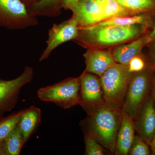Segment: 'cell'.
<instances>
[{
    "label": "cell",
    "instance_id": "1",
    "mask_svg": "<svg viewBox=\"0 0 155 155\" xmlns=\"http://www.w3.org/2000/svg\"><path fill=\"white\" fill-rule=\"evenodd\" d=\"M85 111L87 117L81 122L84 134L91 136L102 146L115 153L116 137L123 116L122 109L104 101Z\"/></svg>",
    "mask_w": 155,
    "mask_h": 155
},
{
    "label": "cell",
    "instance_id": "2",
    "mask_svg": "<svg viewBox=\"0 0 155 155\" xmlns=\"http://www.w3.org/2000/svg\"><path fill=\"white\" fill-rule=\"evenodd\" d=\"M149 28L142 25H94L79 28L78 36L74 41L86 49H110L146 34Z\"/></svg>",
    "mask_w": 155,
    "mask_h": 155
},
{
    "label": "cell",
    "instance_id": "3",
    "mask_svg": "<svg viewBox=\"0 0 155 155\" xmlns=\"http://www.w3.org/2000/svg\"><path fill=\"white\" fill-rule=\"evenodd\" d=\"M133 75L129 71L128 66L116 63L100 76L104 101L122 109Z\"/></svg>",
    "mask_w": 155,
    "mask_h": 155
},
{
    "label": "cell",
    "instance_id": "4",
    "mask_svg": "<svg viewBox=\"0 0 155 155\" xmlns=\"http://www.w3.org/2000/svg\"><path fill=\"white\" fill-rule=\"evenodd\" d=\"M80 78L72 77L39 89L37 96L41 101L55 104L62 109H68L79 105Z\"/></svg>",
    "mask_w": 155,
    "mask_h": 155
},
{
    "label": "cell",
    "instance_id": "5",
    "mask_svg": "<svg viewBox=\"0 0 155 155\" xmlns=\"http://www.w3.org/2000/svg\"><path fill=\"white\" fill-rule=\"evenodd\" d=\"M152 68L133 73L122 106V112L133 119L138 115L145 101L151 81Z\"/></svg>",
    "mask_w": 155,
    "mask_h": 155
},
{
    "label": "cell",
    "instance_id": "6",
    "mask_svg": "<svg viewBox=\"0 0 155 155\" xmlns=\"http://www.w3.org/2000/svg\"><path fill=\"white\" fill-rule=\"evenodd\" d=\"M38 25L37 17L20 0H0V27L16 30Z\"/></svg>",
    "mask_w": 155,
    "mask_h": 155
},
{
    "label": "cell",
    "instance_id": "7",
    "mask_svg": "<svg viewBox=\"0 0 155 155\" xmlns=\"http://www.w3.org/2000/svg\"><path fill=\"white\" fill-rule=\"evenodd\" d=\"M33 77V69L26 67L22 74L14 79H0V119L5 113L14 109L19 100L21 88L31 82Z\"/></svg>",
    "mask_w": 155,
    "mask_h": 155
},
{
    "label": "cell",
    "instance_id": "8",
    "mask_svg": "<svg viewBox=\"0 0 155 155\" xmlns=\"http://www.w3.org/2000/svg\"><path fill=\"white\" fill-rule=\"evenodd\" d=\"M79 27L77 21L72 17L58 24H54L49 30L46 47L39 58L40 62L49 58L51 53L59 46L77 38Z\"/></svg>",
    "mask_w": 155,
    "mask_h": 155
},
{
    "label": "cell",
    "instance_id": "9",
    "mask_svg": "<svg viewBox=\"0 0 155 155\" xmlns=\"http://www.w3.org/2000/svg\"><path fill=\"white\" fill-rule=\"evenodd\" d=\"M79 78V105L85 110L104 101L99 76L84 70Z\"/></svg>",
    "mask_w": 155,
    "mask_h": 155
},
{
    "label": "cell",
    "instance_id": "10",
    "mask_svg": "<svg viewBox=\"0 0 155 155\" xmlns=\"http://www.w3.org/2000/svg\"><path fill=\"white\" fill-rule=\"evenodd\" d=\"M72 12L79 28L96 25L104 20L100 0H79Z\"/></svg>",
    "mask_w": 155,
    "mask_h": 155
},
{
    "label": "cell",
    "instance_id": "11",
    "mask_svg": "<svg viewBox=\"0 0 155 155\" xmlns=\"http://www.w3.org/2000/svg\"><path fill=\"white\" fill-rule=\"evenodd\" d=\"M134 119V128L140 137L150 144L155 133V106L153 97L146 100Z\"/></svg>",
    "mask_w": 155,
    "mask_h": 155
},
{
    "label": "cell",
    "instance_id": "12",
    "mask_svg": "<svg viewBox=\"0 0 155 155\" xmlns=\"http://www.w3.org/2000/svg\"><path fill=\"white\" fill-rule=\"evenodd\" d=\"M85 71L101 76L116 64L110 49L88 48L84 54Z\"/></svg>",
    "mask_w": 155,
    "mask_h": 155
},
{
    "label": "cell",
    "instance_id": "13",
    "mask_svg": "<svg viewBox=\"0 0 155 155\" xmlns=\"http://www.w3.org/2000/svg\"><path fill=\"white\" fill-rule=\"evenodd\" d=\"M151 43V41L147 33L133 41L110 49L116 63L127 66L132 58L141 54L143 48Z\"/></svg>",
    "mask_w": 155,
    "mask_h": 155
},
{
    "label": "cell",
    "instance_id": "14",
    "mask_svg": "<svg viewBox=\"0 0 155 155\" xmlns=\"http://www.w3.org/2000/svg\"><path fill=\"white\" fill-rule=\"evenodd\" d=\"M134 119L123 113L115 145V154L116 155L128 154L129 149L134 137Z\"/></svg>",
    "mask_w": 155,
    "mask_h": 155
},
{
    "label": "cell",
    "instance_id": "15",
    "mask_svg": "<svg viewBox=\"0 0 155 155\" xmlns=\"http://www.w3.org/2000/svg\"><path fill=\"white\" fill-rule=\"evenodd\" d=\"M41 118V110L34 106L26 109L17 126L22 133L25 143L38 126Z\"/></svg>",
    "mask_w": 155,
    "mask_h": 155
},
{
    "label": "cell",
    "instance_id": "16",
    "mask_svg": "<svg viewBox=\"0 0 155 155\" xmlns=\"http://www.w3.org/2000/svg\"><path fill=\"white\" fill-rule=\"evenodd\" d=\"M154 13H144L131 16L113 17L102 21L96 25L122 26L142 25L151 28L153 27L154 22L153 19Z\"/></svg>",
    "mask_w": 155,
    "mask_h": 155
},
{
    "label": "cell",
    "instance_id": "17",
    "mask_svg": "<svg viewBox=\"0 0 155 155\" xmlns=\"http://www.w3.org/2000/svg\"><path fill=\"white\" fill-rule=\"evenodd\" d=\"M25 144L22 133L17 126L0 141V155H18Z\"/></svg>",
    "mask_w": 155,
    "mask_h": 155
},
{
    "label": "cell",
    "instance_id": "18",
    "mask_svg": "<svg viewBox=\"0 0 155 155\" xmlns=\"http://www.w3.org/2000/svg\"><path fill=\"white\" fill-rule=\"evenodd\" d=\"M61 0H39L28 8L35 17H58L61 14Z\"/></svg>",
    "mask_w": 155,
    "mask_h": 155
},
{
    "label": "cell",
    "instance_id": "19",
    "mask_svg": "<svg viewBox=\"0 0 155 155\" xmlns=\"http://www.w3.org/2000/svg\"><path fill=\"white\" fill-rule=\"evenodd\" d=\"M130 15L155 13V0H115Z\"/></svg>",
    "mask_w": 155,
    "mask_h": 155
},
{
    "label": "cell",
    "instance_id": "20",
    "mask_svg": "<svg viewBox=\"0 0 155 155\" xmlns=\"http://www.w3.org/2000/svg\"><path fill=\"white\" fill-rule=\"evenodd\" d=\"M25 110L11 114L0 119V141H2L17 127Z\"/></svg>",
    "mask_w": 155,
    "mask_h": 155
},
{
    "label": "cell",
    "instance_id": "21",
    "mask_svg": "<svg viewBox=\"0 0 155 155\" xmlns=\"http://www.w3.org/2000/svg\"><path fill=\"white\" fill-rule=\"evenodd\" d=\"M100 1L103 7L104 20L113 17L131 16L122 8L115 0Z\"/></svg>",
    "mask_w": 155,
    "mask_h": 155
},
{
    "label": "cell",
    "instance_id": "22",
    "mask_svg": "<svg viewBox=\"0 0 155 155\" xmlns=\"http://www.w3.org/2000/svg\"><path fill=\"white\" fill-rule=\"evenodd\" d=\"M85 153L87 155H104L103 147L93 137L84 134Z\"/></svg>",
    "mask_w": 155,
    "mask_h": 155
},
{
    "label": "cell",
    "instance_id": "23",
    "mask_svg": "<svg viewBox=\"0 0 155 155\" xmlns=\"http://www.w3.org/2000/svg\"><path fill=\"white\" fill-rule=\"evenodd\" d=\"M150 151L145 141L140 136H134L129 149L130 155H149Z\"/></svg>",
    "mask_w": 155,
    "mask_h": 155
},
{
    "label": "cell",
    "instance_id": "24",
    "mask_svg": "<svg viewBox=\"0 0 155 155\" xmlns=\"http://www.w3.org/2000/svg\"><path fill=\"white\" fill-rule=\"evenodd\" d=\"M127 66L129 71L133 73L140 72L147 68L145 60L142 54L132 58Z\"/></svg>",
    "mask_w": 155,
    "mask_h": 155
},
{
    "label": "cell",
    "instance_id": "25",
    "mask_svg": "<svg viewBox=\"0 0 155 155\" xmlns=\"http://www.w3.org/2000/svg\"><path fill=\"white\" fill-rule=\"evenodd\" d=\"M79 0H61V7L64 10L72 11L77 6Z\"/></svg>",
    "mask_w": 155,
    "mask_h": 155
},
{
    "label": "cell",
    "instance_id": "26",
    "mask_svg": "<svg viewBox=\"0 0 155 155\" xmlns=\"http://www.w3.org/2000/svg\"><path fill=\"white\" fill-rule=\"evenodd\" d=\"M150 45V56L151 64L150 67L155 70V41Z\"/></svg>",
    "mask_w": 155,
    "mask_h": 155
},
{
    "label": "cell",
    "instance_id": "27",
    "mask_svg": "<svg viewBox=\"0 0 155 155\" xmlns=\"http://www.w3.org/2000/svg\"><path fill=\"white\" fill-rule=\"evenodd\" d=\"M25 6L27 7V8H29L34 5L38 2L39 0H20Z\"/></svg>",
    "mask_w": 155,
    "mask_h": 155
},
{
    "label": "cell",
    "instance_id": "28",
    "mask_svg": "<svg viewBox=\"0 0 155 155\" xmlns=\"http://www.w3.org/2000/svg\"><path fill=\"white\" fill-rule=\"evenodd\" d=\"M148 35L151 41V43L155 41V19L153 26V30L150 33H148Z\"/></svg>",
    "mask_w": 155,
    "mask_h": 155
},
{
    "label": "cell",
    "instance_id": "29",
    "mask_svg": "<svg viewBox=\"0 0 155 155\" xmlns=\"http://www.w3.org/2000/svg\"><path fill=\"white\" fill-rule=\"evenodd\" d=\"M150 144L151 147L153 154L155 155V133Z\"/></svg>",
    "mask_w": 155,
    "mask_h": 155
},
{
    "label": "cell",
    "instance_id": "30",
    "mask_svg": "<svg viewBox=\"0 0 155 155\" xmlns=\"http://www.w3.org/2000/svg\"><path fill=\"white\" fill-rule=\"evenodd\" d=\"M153 97L154 101L155 104V76L153 81Z\"/></svg>",
    "mask_w": 155,
    "mask_h": 155
}]
</instances>
